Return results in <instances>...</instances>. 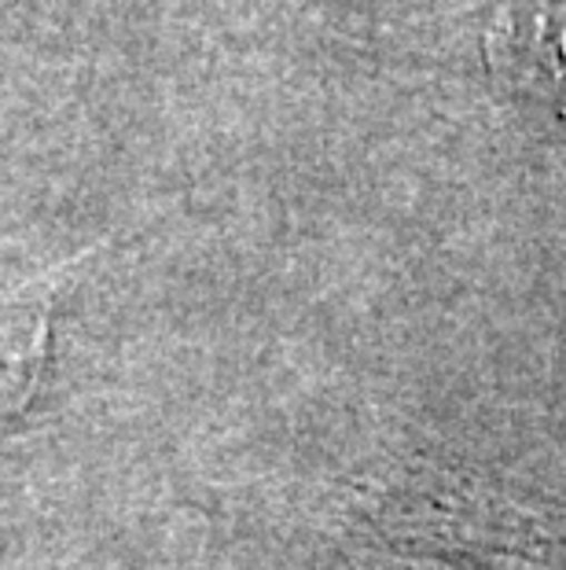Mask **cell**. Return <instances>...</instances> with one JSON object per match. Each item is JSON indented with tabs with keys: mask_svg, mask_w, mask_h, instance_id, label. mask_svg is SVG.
<instances>
[{
	"mask_svg": "<svg viewBox=\"0 0 566 570\" xmlns=\"http://www.w3.org/2000/svg\"><path fill=\"white\" fill-rule=\"evenodd\" d=\"M48 361V298L27 287L0 302V431L19 423L38 397Z\"/></svg>",
	"mask_w": 566,
	"mask_h": 570,
	"instance_id": "obj_1",
	"label": "cell"
}]
</instances>
